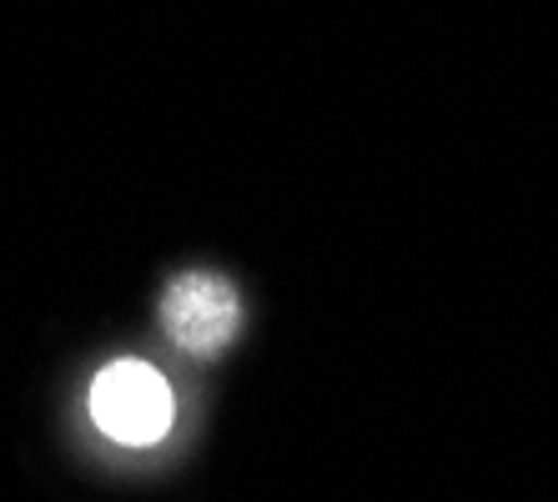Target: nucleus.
<instances>
[{
	"mask_svg": "<svg viewBox=\"0 0 558 502\" xmlns=\"http://www.w3.org/2000/svg\"><path fill=\"white\" fill-rule=\"evenodd\" d=\"M92 423L121 448H151L177 423L171 382L146 362H111L92 382Z\"/></svg>",
	"mask_w": 558,
	"mask_h": 502,
	"instance_id": "f257e3e1",
	"label": "nucleus"
},
{
	"mask_svg": "<svg viewBox=\"0 0 558 502\" xmlns=\"http://www.w3.org/2000/svg\"><path fill=\"white\" fill-rule=\"evenodd\" d=\"M161 327L192 357H217L242 327V302L217 271H182L161 292Z\"/></svg>",
	"mask_w": 558,
	"mask_h": 502,
	"instance_id": "f03ea898",
	"label": "nucleus"
}]
</instances>
